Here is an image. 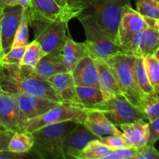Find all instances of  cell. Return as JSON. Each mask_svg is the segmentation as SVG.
<instances>
[{"label":"cell","instance_id":"obj_24","mask_svg":"<svg viewBox=\"0 0 159 159\" xmlns=\"http://www.w3.org/2000/svg\"><path fill=\"white\" fill-rule=\"evenodd\" d=\"M138 109L145 120H148L149 122L159 118L158 93L155 91L149 93H142Z\"/></svg>","mask_w":159,"mask_h":159},{"label":"cell","instance_id":"obj_2","mask_svg":"<svg viewBox=\"0 0 159 159\" xmlns=\"http://www.w3.org/2000/svg\"><path fill=\"white\" fill-rule=\"evenodd\" d=\"M75 124L73 121H66L34 130L30 133L34 138V144L30 152L37 158L65 159L64 139Z\"/></svg>","mask_w":159,"mask_h":159},{"label":"cell","instance_id":"obj_5","mask_svg":"<svg viewBox=\"0 0 159 159\" xmlns=\"http://www.w3.org/2000/svg\"><path fill=\"white\" fill-rule=\"evenodd\" d=\"M99 26L117 44L119 25L130 0H82Z\"/></svg>","mask_w":159,"mask_h":159},{"label":"cell","instance_id":"obj_43","mask_svg":"<svg viewBox=\"0 0 159 159\" xmlns=\"http://www.w3.org/2000/svg\"><path fill=\"white\" fill-rule=\"evenodd\" d=\"M3 11H4V9H2V8H0V21H1L2 18Z\"/></svg>","mask_w":159,"mask_h":159},{"label":"cell","instance_id":"obj_42","mask_svg":"<svg viewBox=\"0 0 159 159\" xmlns=\"http://www.w3.org/2000/svg\"><path fill=\"white\" fill-rule=\"evenodd\" d=\"M12 0H0V8H4L7 7V6H9Z\"/></svg>","mask_w":159,"mask_h":159},{"label":"cell","instance_id":"obj_14","mask_svg":"<svg viewBox=\"0 0 159 159\" xmlns=\"http://www.w3.org/2000/svg\"><path fill=\"white\" fill-rule=\"evenodd\" d=\"M95 139L99 138L91 133L82 124H76L64 139L63 152L65 159H78L85 146Z\"/></svg>","mask_w":159,"mask_h":159},{"label":"cell","instance_id":"obj_17","mask_svg":"<svg viewBox=\"0 0 159 159\" xmlns=\"http://www.w3.org/2000/svg\"><path fill=\"white\" fill-rule=\"evenodd\" d=\"M116 127L120 129L127 147L139 148L147 144L149 136L148 123L144 119L120 124Z\"/></svg>","mask_w":159,"mask_h":159},{"label":"cell","instance_id":"obj_29","mask_svg":"<svg viewBox=\"0 0 159 159\" xmlns=\"http://www.w3.org/2000/svg\"><path fill=\"white\" fill-rule=\"evenodd\" d=\"M28 25L29 23H28L27 9H24L11 48L26 47V45L29 43L28 42V36H29Z\"/></svg>","mask_w":159,"mask_h":159},{"label":"cell","instance_id":"obj_22","mask_svg":"<svg viewBox=\"0 0 159 159\" xmlns=\"http://www.w3.org/2000/svg\"><path fill=\"white\" fill-rule=\"evenodd\" d=\"M147 27L143 31L142 57L155 52L158 49L159 20L144 16Z\"/></svg>","mask_w":159,"mask_h":159},{"label":"cell","instance_id":"obj_34","mask_svg":"<svg viewBox=\"0 0 159 159\" xmlns=\"http://www.w3.org/2000/svg\"><path fill=\"white\" fill-rule=\"evenodd\" d=\"M137 155V148L126 147L113 151L105 159H134Z\"/></svg>","mask_w":159,"mask_h":159},{"label":"cell","instance_id":"obj_3","mask_svg":"<svg viewBox=\"0 0 159 159\" xmlns=\"http://www.w3.org/2000/svg\"><path fill=\"white\" fill-rule=\"evenodd\" d=\"M28 23L34 32V40L40 44L44 54H61L65 46L68 21L50 20L28 12Z\"/></svg>","mask_w":159,"mask_h":159},{"label":"cell","instance_id":"obj_8","mask_svg":"<svg viewBox=\"0 0 159 159\" xmlns=\"http://www.w3.org/2000/svg\"><path fill=\"white\" fill-rule=\"evenodd\" d=\"M95 109L102 112L115 126L134 122L140 119L145 120L141 112L122 94L103 100Z\"/></svg>","mask_w":159,"mask_h":159},{"label":"cell","instance_id":"obj_31","mask_svg":"<svg viewBox=\"0 0 159 159\" xmlns=\"http://www.w3.org/2000/svg\"><path fill=\"white\" fill-rule=\"evenodd\" d=\"M136 11L143 16L159 20V0H137Z\"/></svg>","mask_w":159,"mask_h":159},{"label":"cell","instance_id":"obj_44","mask_svg":"<svg viewBox=\"0 0 159 159\" xmlns=\"http://www.w3.org/2000/svg\"><path fill=\"white\" fill-rule=\"evenodd\" d=\"M3 55L2 49V44H1V37H0V57Z\"/></svg>","mask_w":159,"mask_h":159},{"label":"cell","instance_id":"obj_45","mask_svg":"<svg viewBox=\"0 0 159 159\" xmlns=\"http://www.w3.org/2000/svg\"><path fill=\"white\" fill-rule=\"evenodd\" d=\"M6 130V129H5L2 126L0 125V130Z\"/></svg>","mask_w":159,"mask_h":159},{"label":"cell","instance_id":"obj_46","mask_svg":"<svg viewBox=\"0 0 159 159\" xmlns=\"http://www.w3.org/2000/svg\"><path fill=\"white\" fill-rule=\"evenodd\" d=\"M0 58H1V57H0Z\"/></svg>","mask_w":159,"mask_h":159},{"label":"cell","instance_id":"obj_13","mask_svg":"<svg viewBox=\"0 0 159 159\" xmlns=\"http://www.w3.org/2000/svg\"><path fill=\"white\" fill-rule=\"evenodd\" d=\"M12 96L15 98L20 111L26 120L43 114L60 103L51 99L26 93H17Z\"/></svg>","mask_w":159,"mask_h":159},{"label":"cell","instance_id":"obj_11","mask_svg":"<svg viewBox=\"0 0 159 159\" xmlns=\"http://www.w3.org/2000/svg\"><path fill=\"white\" fill-rule=\"evenodd\" d=\"M147 27L144 16L137 12L131 6L124 11L119 25L117 34V45L123 48L136 34L142 32Z\"/></svg>","mask_w":159,"mask_h":159},{"label":"cell","instance_id":"obj_20","mask_svg":"<svg viewBox=\"0 0 159 159\" xmlns=\"http://www.w3.org/2000/svg\"><path fill=\"white\" fill-rule=\"evenodd\" d=\"M36 74L43 80L56 74L67 71L61 54H45L34 68Z\"/></svg>","mask_w":159,"mask_h":159},{"label":"cell","instance_id":"obj_21","mask_svg":"<svg viewBox=\"0 0 159 159\" xmlns=\"http://www.w3.org/2000/svg\"><path fill=\"white\" fill-rule=\"evenodd\" d=\"M89 55L85 42L78 43L71 36H67L65 46L62 50V56L67 71L71 72L76 64L85 56Z\"/></svg>","mask_w":159,"mask_h":159},{"label":"cell","instance_id":"obj_18","mask_svg":"<svg viewBox=\"0 0 159 159\" xmlns=\"http://www.w3.org/2000/svg\"><path fill=\"white\" fill-rule=\"evenodd\" d=\"M47 81L57 93L61 102L79 106L76 96L75 85L71 72L65 71L58 73L50 77Z\"/></svg>","mask_w":159,"mask_h":159},{"label":"cell","instance_id":"obj_33","mask_svg":"<svg viewBox=\"0 0 159 159\" xmlns=\"http://www.w3.org/2000/svg\"><path fill=\"white\" fill-rule=\"evenodd\" d=\"M99 141L102 143H103L104 144H106L107 147L110 148L112 151L127 147V144H126L125 141H124V138H123L122 135H109V136L100 138H99Z\"/></svg>","mask_w":159,"mask_h":159},{"label":"cell","instance_id":"obj_30","mask_svg":"<svg viewBox=\"0 0 159 159\" xmlns=\"http://www.w3.org/2000/svg\"><path fill=\"white\" fill-rule=\"evenodd\" d=\"M134 69L137 83L142 93H149L153 92V87L151 85L150 81L144 69V58L142 57L136 58Z\"/></svg>","mask_w":159,"mask_h":159},{"label":"cell","instance_id":"obj_19","mask_svg":"<svg viewBox=\"0 0 159 159\" xmlns=\"http://www.w3.org/2000/svg\"><path fill=\"white\" fill-rule=\"evenodd\" d=\"M94 60L97 67L99 90L102 95L103 100H107L113 96L120 95L121 92L108 64L102 59L96 58Z\"/></svg>","mask_w":159,"mask_h":159},{"label":"cell","instance_id":"obj_6","mask_svg":"<svg viewBox=\"0 0 159 159\" xmlns=\"http://www.w3.org/2000/svg\"><path fill=\"white\" fill-rule=\"evenodd\" d=\"M77 18L85 30L86 36L85 43L89 55L94 59L107 60L109 57L122 52L120 47L99 26L91 14L82 12Z\"/></svg>","mask_w":159,"mask_h":159},{"label":"cell","instance_id":"obj_10","mask_svg":"<svg viewBox=\"0 0 159 159\" xmlns=\"http://www.w3.org/2000/svg\"><path fill=\"white\" fill-rule=\"evenodd\" d=\"M26 121L13 96L0 91V125L15 133L23 131Z\"/></svg>","mask_w":159,"mask_h":159},{"label":"cell","instance_id":"obj_15","mask_svg":"<svg viewBox=\"0 0 159 159\" xmlns=\"http://www.w3.org/2000/svg\"><path fill=\"white\" fill-rule=\"evenodd\" d=\"M91 133L99 138L109 135H122V132L112 124L102 112L96 109H88L82 123Z\"/></svg>","mask_w":159,"mask_h":159},{"label":"cell","instance_id":"obj_16","mask_svg":"<svg viewBox=\"0 0 159 159\" xmlns=\"http://www.w3.org/2000/svg\"><path fill=\"white\" fill-rule=\"evenodd\" d=\"M75 86H88L99 89L98 71L93 57H82L71 71Z\"/></svg>","mask_w":159,"mask_h":159},{"label":"cell","instance_id":"obj_1","mask_svg":"<svg viewBox=\"0 0 159 159\" xmlns=\"http://www.w3.org/2000/svg\"><path fill=\"white\" fill-rule=\"evenodd\" d=\"M0 90L10 95L26 93L61 102L48 81L39 77L34 68L20 64H0Z\"/></svg>","mask_w":159,"mask_h":159},{"label":"cell","instance_id":"obj_35","mask_svg":"<svg viewBox=\"0 0 159 159\" xmlns=\"http://www.w3.org/2000/svg\"><path fill=\"white\" fill-rule=\"evenodd\" d=\"M134 159H159V153L153 145H145L137 148Z\"/></svg>","mask_w":159,"mask_h":159},{"label":"cell","instance_id":"obj_28","mask_svg":"<svg viewBox=\"0 0 159 159\" xmlns=\"http://www.w3.org/2000/svg\"><path fill=\"white\" fill-rule=\"evenodd\" d=\"M44 55V53L42 51L40 44L34 40L26 45L20 65L34 68Z\"/></svg>","mask_w":159,"mask_h":159},{"label":"cell","instance_id":"obj_4","mask_svg":"<svg viewBox=\"0 0 159 159\" xmlns=\"http://www.w3.org/2000/svg\"><path fill=\"white\" fill-rule=\"evenodd\" d=\"M136 58L135 56L120 52L105 61L114 75L121 94L138 109L142 92L138 87L135 76Z\"/></svg>","mask_w":159,"mask_h":159},{"label":"cell","instance_id":"obj_39","mask_svg":"<svg viewBox=\"0 0 159 159\" xmlns=\"http://www.w3.org/2000/svg\"><path fill=\"white\" fill-rule=\"evenodd\" d=\"M30 4V0H12L9 6L19 5V6H21L23 9H28Z\"/></svg>","mask_w":159,"mask_h":159},{"label":"cell","instance_id":"obj_9","mask_svg":"<svg viewBox=\"0 0 159 159\" xmlns=\"http://www.w3.org/2000/svg\"><path fill=\"white\" fill-rule=\"evenodd\" d=\"M27 11L46 20H63L68 22L82 12L75 8L61 7L54 0H30Z\"/></svg>","mask_w":159,"mask_h":159},{"label":"cell","instance_id":"obj_26","mask_svg":"<svg viewBox=\"0 0 159 159\" xmlns=\"http://www.w3.org/2000/svg\"><path fill=\"white\" fill-rule=\"evenodd\" d=\"M113 151L99 139L89 141L81 152L78 159H105Z\"/></svg>","mask_w":159,"mask_h":159},{"label":"cell","instance_id":"obj_32","mask_svg":"<svg viewBox=\"0 0 159 159\" xmlns=\"http://www.w3.org/2000/svg\"><path fill=\"white\" fill-rule=\"evenodd\" d=\"M26 47L11 48L0 58V64H20L24 54Z\"/></svg>","mask_w":159,"mask_h":159},{"label":"cell","instance_id":"obj_25","mask_svg":"<svg viewBox=\"0 0 159 159\" xmlns=\"http://www.w3.org/2000/svg\"><path fill=\"white\" fill-rule=\"evenodd\" d=\"M159 48L152 54L145 56L144 58V67L146 74L153 87L154 91L159 93Z\"/></svg>","mask_w":159,"mask_h":159},{"label":"cell","instance_id":"obj_27","mask_svg":"<svg viewBox=\"0 0 159 159\" xmlns=\"http://www.w3.org/2000/svg\"><path fill=\"white\" fill-rule=\"evenodd\" d=\"M33 144L34 138L30 133L24 131L15 132L8 144V151L15 153H26L30 151Z\"/></svg>","mask_w":159,"mask_h":159},{"label":"cell","instance_id":"obj_12","mask_svg":"<svg viewBox=\"0 0 159 159\" xmlns=\"http://www.w3.org/2000/svg\"><path fill=\"white\" fill-rule=\"evenodd\" d=\"M23 10L24 9L19 5L4 8L2 18L0 21V37L3 54L11 49Z\"/></svg>","mask_w":159,"mask_h":159},{"label":"cell","instance_id":"obj_47","mask_svg":"<svg viewBox=\"0 0 159 159\" xmlns=\"http://www.w3.org/2000/svg\"><path fill=\"white\" fill-rule=\"evenodd\" d=\"M0 91H1V90H0Z\"/></svg>","mask_w":159,"mask_h":159},{"label":"cell","instance_id":"obj_7","mask_svg":"<svg viewBox=\"0 0 159 159\" xmlns=\"http://www.w3.org/2000/svg\"><path fill=\"white\" fill-rule=\"evenodd\" d=\"M87 110L88 109L74 104L60 102L43 114L27 120L23 124V131L32 133L34 130L45 126L66 121L82 124L86 116Z\"/></svg>","mask_w":159,"mask_h":159},{"label":"cell","instance_id":"obj_36","mask_svg":"<svg viewBox=\"0 0 159 159\" xmlns=\"http://www.w3.org/2000/svg\"><path fill=\"white\" fill-rule=\"evenodd\" d=\"M149 136L147 144L155 145L159 139V118L148 123Z\"/></svg>","mask_w":159,"mask_h":159},{"label":"cell","instance_id":"obj_37","mask_svg":"<svg viewBox=\"0 0 159 159\" xmlns=\"http://www.w3.org/2000/svg\"><path fill=\"white\" fill-rule=\"evenodd\" d=\"M26 158H35L30 152L26 153H15L10 151H0V159H23Z\"/></svg>","mask_w":159,"mask_h":159},{"label":"cell","instance_id":"obj_23","mask_svg":"<svg viewBox=\"0 0 159 159\" xmlns=\"http://www.w3.org/2000/svg\"><path fill=\"white\" fill-rule=\"evenodd\" d=\"M78 104L85 109H95L103 101L99 89L88 86H75Z\"/></svg>","mask_w":159,"mask_h":159},{"label":"cell","instance_id":"obj_40","mask_svg":"<svg viewBox=\"0 0 159 159\" xmlns=\"http://www.w3.org/2000/svg\"><path fill=\"white\" fill-rule=\"evenodd\" d=\"M67 2H68V4L70 6H72V7L75 8H79V9H82L85 10V6L82 0H67Z\"/></svg>","mask_w":159,"mask_h":159},{"label":"cell","instance_id":"obj_38","mask_svg":"<svg viewBox=\"0 0 159 159\" xmlns=\"http://www.w3.org/2000/svg\"><path fill=\"white\" fill-rule=\"evenodd\" d=\"M13 134L9 130H0V151L8 150V144Z\"/></svg>","mask_w":159,"mask_h":159},{"label":"cell","instance_id":"obj_41","mask_svg":"<svg viewBox=\"0 0 159 159\" xmlns=\"http://www.w3.org/2000/svg\"><path fill=\"white\" fill-rule=\"evenodd\" d=\"M54 1H55L59 5V6H61V7H63V8H75V7H72V6H70L68 4V2H67V0H54ZM75 9H80V10H82V12H84L83 9H79V8H75Z\"/></svg>","mask_w":159,"mask_h":159}]
</instances>
